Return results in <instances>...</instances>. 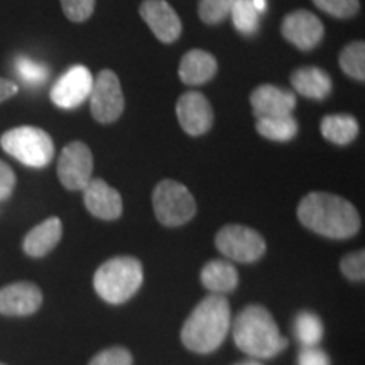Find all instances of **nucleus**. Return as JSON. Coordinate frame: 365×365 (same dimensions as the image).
<instances>
[{
    "mask_svg": "<svg viewBox=\"0 0 365 365\" xmlns=\"http://www.w3.org/2000/svg\"><path fill=\"white\" fill-rule=\"evenodd\" d=\"M255 129L259 134L266 137L269 140H276V143H287V140L294 139L298 134V122L293 115H282V117H264L257 118L255 122Z\"/></svg>",
    "mask_w": 365,
    "mask_h": 365,
    "instance_id": "obj_22",
    "label": "nucleus"
},
{
    "mask_svg": "<svg viewBox=\"0 0 365 365\" xmlns=\"http://www.w3.org/2000/svg\"><path fill=\"white\" fill-rule=\"evenodd\" d=\"M16 188V175L7 163L0 161V202H6Z\"/></svg>",
    "mask_w": 365,
    "mask_h": 365,
    "instance_id": "obj_33",
    "label": "nucleus"
},
{
    "mask_svg": "<svg viewBox=\"0 0 365 365\" xmlns=\"http://www.w3.org/2000/svg\"><path fill=\"white\" fill-rule=\"evenodd\" d=\"M217 71L218 63L213 54L203 51V49H191L181 58L178 75L185 85L198 86L212 80Z\"/></svg>",
    "mask_w": 365,
    "mask_h": 365,
    "instance_id": "obj_17",
    "label": "nucleus"
},
{
    "mask_svg": "<svg viewBox=\"0 0 365 365\" xmlns=\"http://www.w3.org/2000/svg\"><path fill=\"white\" fill-rule=\"evenodd\" d=\"M319 11L330 14L336 19H350L357 16L360 4L359 0H313Z\"/></svg>",
    "mask_w": 365,
    "mask_h": 365,
    "instance_id": "obj_28",
    "label": "nucleus"
},
{
    "mask_svg": "<svg viewBox=\"0 0 365 365\" xmlns=\"http://www.w3.org/2000/svg\"><path fill=\"white\" fill-rule=\"evenodd\" d=\"M0 365H4V364H0Z\"/></svg>",
    "mask_w": 365,
    "mask_h": 365,
    "instance_id": "obj_37",
    "label": "nucleus"
},
{
    "mask_svg": "<svg viewBox=\"0 0 365 365\" xmlns=\"http://www.w3.org/2000/svg\"><path fill=\"white\" fill-rule=\"evenodd\" d=\"M176 115L181 129L188 135H203L213 125V108L208 98L198 91H186L176 103Z\"/></svg>",
    "mask_w": 365,
    "mask_h": 365,
    "instance_id": "obj_11",
    "label": "nucleus"
},
{
    "mask_svg": "<svg viewBox=\"0 0 365 365\" xmlns=\"http://www.w3.org/2000/svg\"><path fill=\"white\" fill-rule=\"evenodd\" d=\"M232 325L230 304L220 294H210L196 304L181 328V341L196 354L215 352Z\"/></svg>",
    "mask_w": 365,
    "mask_h": 365,
    "instance_id": "obj_2",
    "label": "nucleus"
},
{
    "mask_svg": "<svg viewBox=\"0 0 365 365\" xmlns=\"http://www.w3.org/2000/svg\"><path fill=\"white\" fill-rule=\"evenodd\" d=\"M17 91H19V86H17V83H14V81H11V80L0 78V103L6 102L7 98L14 97Z\"/></svg>",
    "mask_w": 365,
    "mask_h": 365,
    "instance_id": "obj_34",
    "label": "nucleus"
},
{
    "mask_svg": "<svg viewBox=\"0 0 365 365\" xmlns=\"http://www.w3.org/2000/svg\"><path fill=\"white\" fill-rule=\"evenodd\" d=\"M281 33L287 43L294 44L301 51H312L322 43L325 29H323L322 21L313 12L296 11L284 17Z\"/></svg>",
    "mask_w": 365,
    "mask_h": 365,
    "instance_id": "obj_12",
    "label": "nucleus"
},
{
    "mask_svg": "<svg viewBox=\"0 0 365 365\" xmlns=\"http://www.w3.org/2000/svg\"><path fill=\"white\" fill-rule=\"evenodd\" d=\"M298 365H331L325 350L318 346H303L298 355Z\"/></svg>",
    "mask_w": 365,
    "mask_h": 365,
    "instance_id": "obj_32",
    "label": "nucleus"
},
{
    "mask_svg": "<svg viewBox=\"0 0 365 365\" xmlns=\"http://www.w3.org/2000/svg\"><path fill=\"white\" fill-rule=\"evenodd\" d=\"M85 207L100 220H117L124 212L122 196L100 178H91L83 188Z\"/></svg>",
    "mask_w": 365,
    "mask_h": 365,
    "instance_id": "obj_14",
    "label": "nucleus"
},
{
    "mask_svg": "<svg viewBox=\"0 0 365 365\" xmlns=\"http://www.w3.org/2000/svg\"><path fill=\"white\" fill-rule=\"evenodd\" d=\"M16 73L26 85L31 86L46 83L49 76V70L46 68V65L26 56H19L16 59Z\"/></svg>",
    "mask_w": 365,
    "mask_h": 365,
    "instance_id": "obj_26",
    "label": "nucleus"
},
{
    "mask_svg": "<svg viewBox=\"0 0 365 365\" xmlns=\"http://www.w3.org/2000/svg\"><path fill=\"white\" fill-rule=\"evenodd\" d=\"M61 220L58 217H51L34 228H31L29 234L26 235L22 247H24V252L29 257H44L46 254H49L56 247L58 242L61 240Z\"/></svg>",
    "mask_w": 365,
    "mask_h": 365,
    "instance_id": "obj_18",
    "label": "nucleus"
},
{
    "mask_svg": "<svg viewBox=\"0 0 365 365\" xmlns=\"http://www.w3.org/2000/svg\"><path fill=\"white\" fill-rule=\"evenodd\" d=\"M59 2L68 19L71 22H83L91 17L97 0H59Z\"/></svg>",
    "mask_w": 365,
    "mask_h": 365,
    "instance_id": "obj_30",
    "label": "nucleus"
},
{
    "mask_svg": "<svg viewBox=\"0 0 365 365\" xmlns=\"http://www.w3.org/2000/svg\"><path fill=\"white\" fill-rule=\"evenodd\" d=\"M91 115L100 124H112L120 118L124 112L125 100L120 80L112 70H103L93 80L90 93Z\"/></svg>",
    "mask_w": 365,
    "mask_h": 365,
    "instance_id": "obj_8",
    "label": "nucleus"
},
{
    "mask_svg": "<svg viewBox=\"0 0 365 365\" xmlns=\"http://www.w3.org/2000/svg\"><path fill=\"white\" fill-rule=\"evenodd\" d=\"M255 11H257L259 14H262L264 11H266V0H252Z\"/></svg>",
    "mask_w": 365,
    "mask_h": 365,
    "instance_id": "obj_35",
    "label": "nucleus"
},
{
    "mask_svg": "<svg viewBox=\"0 0 365 365\" xmlns=\"http://www.w3.org/2000/svg\"><path fill=\"white\" fill-rule=\"evenodd\" d=\"M235 29L244 36H252L259 29V17L261 14L255 11L252 0H235L230 11Z\"/></svg>",
    "mask_w": 365,
    "mask_h": 365,
    "instance_id": "obj_25",
    "label": "nucleus"
},
{
    "mask_svg": "<svg viewBox=\"0 0 365 365\" xmlns=\"http://www.w3.org/2000/svg\"><path fill=\"white\" fill-rule=\"evenodd\" d=\"M202 284L207 287L212 294H227L232 293L239 284V272L234 264L218 259V261H210L205 264L200 274Z\"/></svg>",
    "mask_w": 365,
    "mask_h": 365,
    "instance_id": "obj_20",
    "label": "nucleus"
},
{
    "mask_svg": "<svg viewBox=\"0 0 365 365\" xmlns=\"http://www.w3.org/2000/svg\"><path fill=\"white\" fill-rule=\"evenodd\" d=\"M0 145L9 156L29 168H46L54 158L51 135L31 125L16 127L0 137Z\"/></svg>",
    "mask_w": 365,
    "mask_h": 365,
    "instance_id": "obj_5",
    "label": "nucleus"
},
{
    "mask_svg": "<svg viewBox=\"0 0 365 365\" xmlns=\"http://www.w3.org/2000/svg\"><path fill=\"white\" fill-rule=\"evenodd\" d=\"M91 86H93V76L88 68L75 65L53 85L51 100L59 108H68V110L76 108L90 97Z\"/></svg>",
    "mask_w": 365,
    "mask_h": 365,
    "instance_id": "obj_10",
    "label": "nucleus"
},
{
    "mask_svg": "<svg viewBox=\"0 0 365 365\" xmlns=\"http://www.w3.org/2000/svg\"><path fill=\"white\" fill-rule=\"evenodd\" d=\"M294 335L303 346H318L323 339V323L318 314L299 312L294 317Z\"/></svg>",
    "mask_w": 365,
    "mask_h": 365,
    "instance_id": "obj_23",
    "label": "nucleus"
},
{
    "mask_svg": "<svg viewBox=\"0 0 365 365\" xmlns=\"http://www.w3.org/2000/svg\"><path fill=\"white\" fill-rule=\"evenodd\" d=\"M93 173V156L83 143H71L61 150L58 159V178L70 191L83 190Z\"/></svg>",
    "mask_w": 365,
    "mask_h": 365,
    "instance_id": "obj_9",
    "label": "nucleus"
},
{
    "mask_svg": "<svg viewBox=\"0 0 365 365\" xmlns=\"http://www.w3.org/2000/svg\"><path fill=\"white\" fill-rule=\"evenodd\" d=\"M235 0H200L198 14L205 24L215 26L230 16Z\"/></svg>",
    "mask_w": 365,
    "mask_h": 365,
    "instance_id": "obj_27",
    "label": "nucleus"
},
{
    "mask_svg": "<svg viewBox=\"0 0 365 365\" xmlns=\"http://www.w3.org/2000/svg\"><path fill=\"white\" fill-rule=\"evenodd\" d=\"M291 85L296 93L312 100H323L331 93L333 83L330 75L318 66H303L293 71Z\"/></svg>",
    "mask_w": 365,
    "mask_h": 365,
    "instance_id": "obj_19",
    "label": "nucleus"
},
{
    "mask_svg": "<svg viewBox=\"0 0 365 365\" xmlns=\"http://www.w3.org/2000/svg\"><path fill=\"white\" fill-rule=\"evenodd\" d=\"M340 68L350 78L364 81L365 78V44L364 41H354L346 44L340 53Z\"/></svg>",
    "mask_w": 365,
    "mask_h": 365,
    "instance_id": "obj_24",
    "label": "nucleus"
},
{
    "mask_svg": "<svg viewBox=\"0 0 365 365\" xmlns=\"http://www.w3.org/2000/svg\"><path fill=\"white\" fill-rule=\"evenodd\" d=\"M144 281V269L132 255H117L97 269L93 286L97 294L110 304H122L134 296Z\"/></svg>",
    "mask_w": 365,
    "mask_h": 365,
    "instance_id": "obj_4",
    "label": "nucleus"
},
{
    "mask_svg": "<svg viewBox=\"0 0 365 365\" xmlns=\"http://www.w3.org/2000/svg\"><path fill=\"white\" fill-rule=\"evenodd\" d=\"M132 355L124 346H112L98 352L88 365H132Z\"/></svg>",
    "mask_w": 365,
    "mask_h": 365,
    "instance_id": "obj_31",
    "label": "nucleus"
},
{
    "mask_svg": "<svg viewBox=\"0 0 365 365\" xmlns=\"http://www.w3.org/2000/svg\"><path fill=\"white\" fill-rule=\"evenodd\" d=\"M298 218L314 234L328 239H350L359 232L357 208L341 196L313 191L299 202Z\"/></svg>",
    "mask_w": 365,
    "mask_h": 365,
    "instance_id": "obj_1",
    "label": "nucleus"
},
{
    "mask_svg": "<svg viewBox=\"0 0 365 365\" xmlns=\"http://www.w3.org/2000/svg\"><path fill=\"white\" fill-rule=\"evenodd\" d=\"M154 215L163 225L181 227L196 215L191 191L175 180H163L153 191Z\"/></svg>",
    "mask_w": 365,
    "mask_h": 365,
    "instance_id": "obj_6",
    "label": "nucleus"
},
{
    "mask_svg": "<svg viewBox=\"0 0 365 365\" xmlns=\"http://www.w3.org/2000/svg\"><path fill=\"white\" fill-rule=\"evenodd\" d=\"M43 304V293L33 282H12L0 289V314L29 317Z\"/></svg>",
    "mask_w": 365,
    "mask_h": 365,
    "instance_id": "obj_15",
    "label": "nucleus"
},
{
    "mask_svg": "<svg viewBox=\"0 0 365 365\" xmlns=\"http://www.w3.org/2000/svg\"><path fill=\"white\" fill-rule=\"evenodd\" d=\"M322 134L327 140L336 145L354 143L359 135V122L349 113L327 115L322 120Z\"/></svg>",
    "mask_w": 365,
    "mask_h": 365,
    "instance_id": "obj_21",
    "label": "nucleus"
},
{
    "mask_svg": "<svg viewBox=\"0 0 365 365\" xmlns=\"http://www.w3.org/2000/svg\"><path fill=\"white\" fill-rule=\"evenodd\" d=\"M215 245L228 261L249 264L266 254V240L257 230L244 225H225L218 230Z\"/></svg>",
    "mask_w": 365,
    "mask_h": 365,
    "instance_id": "obj_7",
    "label": "nucleus"
},
{
    "mask_svg": "<svg viewBox=\"0 0 365 365\" xmlns=\"http://www.w3.org/2000/svg\"><path fill=\"white\" fill-rule=\"evenodd\" d=\"M139 14L161 43L170 44L180 38L182 29L180 16L166 0H144Z\"/></svg>",
    "mask_w": 365,
    "mask_h": 365,
    "instance_id": "obj_13",
    "label": "nucleus"
},
{
    "mask_svg": "<svg viewBox=\"0 0 365 365\" xmlns=\"http://www.w3.org/2000/svg\"><path fill=\"white\" fill-rule=\"evenodd\" d=\"M341 274L346 279L362 282L365 279V252L364 250H355L341 257L340 261Z\"/></svg>",
    "mask_w": 365,
    "mask_h": 365,
    "instance_id": "obj_29",
    "label": "nucleus"
},
{
    "mask_svg": "<svg viewBox=\"0 0 365 365\" xmlns=\"http://www.w3.org/2000/svg\"><path fill=\"white\" fill-rule=\"evenodd\" d=\"M232 327L235 345L250 357H276L287 346V339L279 333L272 314L261 304L245 307L237 314Z\"/></svg>",
    "mask_w": 365,
    "mask_h": 365,
    "instance_id": "obj_3",
    "label": "nucleus"
},
{
    "mask_svg": "<svg viewBox=\"0 0 365 365\" xmlns=\"http://www.w3.org/2000/svg\"><path fill=\"white\" fill-rule=\"evenodd\" d=\"M250 107L255 118L291 115L296 108V95L274 85H261L250 93Z\"/></svg>",
    "mask_w": 365,
    "mask_h": 365,
    "instance_id": "obj_16",
    "label": "nucleus"
},
{
    "mask_svg": "<svg viewBox=\"0 0 365 365\" xmlns=\"http://www.w3.org/2000/svg\"><path fill=\"white\" fill-rule=\"evenodd\" d=\"M235 365H262V364L257 362V360H245V362H239Z\"/></svg>",
    "mask_w": 365,
    "mask_h": 365,
    "instance_id": "obj_36",
    "label": "nucleus"
}]
</instances>
